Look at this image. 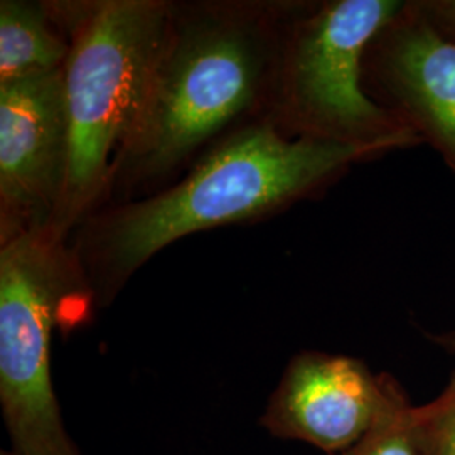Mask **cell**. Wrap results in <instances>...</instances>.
Here are the masks:
<instances>
[{
	"label": "cell",
	"instance_id": "obj_6",
	"mask_svg": "<svg viewBox=\"0 0 455 455\" xmlns=\"http://www.w3.org/2000/svg\"><path fill=\"white\" fill-rule=\"evenodd\" d=\"M403 393L393 376L373 373L361 359L304 351L291 359L260 423L275 439L338 455L368 434Z\"/></svg>",
	"mask_w": 455,
	"mask_h": 455
},
{
	"label": "cell",
	"instance_id": "obj_8",
	"mask_svg": "<svg viewBox=\"0 0 455 455\" xmlns=\"http://www.w3.org/2000/svg\"><path fill=\"white\" fill-rule=\"evenodd\" d=\"M69 159L65 68L0 84V199L2 223L11 233L46 227L58 212Z\"/></svg>",
	"mask_w": 455,
	"mask_h": 455
},
{
	"label": "cell",
	"instance_id": "obj_3",
	"mask_svg": "<svg viewBox=\"0 0 455 455\" xmlns=\"http://www.w3.org/2000/svg\"><path fill=\"white\" fill-rule=\"evenodd\" d=\"M280 43L250 22L208 17L169 28L139 125L122 152L132 169L157 174L186 159L259 97Z\"/></svg>",
	"mask_w": 455,
	"mask_h": 455
},
{
	"label": "cell",
	"instance_id": "obj_7",
	"mask_svg": "<svg viewBox=\"0 0 455 455\" xmlns=\"http://www.w3.org/2000/svg\"><path fill=\"white\" fill-rule=\"evenodd\" d=\"M363 86L455 176V43L440 37L411 2L370 43Z\"/></svg>",
	"mask_w": 455,
	"mask_h": 455
},
{
	"label": "cell",
	"instance_id": "obj_4",
	"mask_svg": "<svg viewBox=\"0 0 455 455\" xmlns=\"http://www.w3.org/2000/svg\"><path fill=\"white\" fill-rule=\"evenodd\" d=\"M51 227L5 236L0 251V408L11 452L82 455L51 378V339L82 317L84 292Z\"/></svg>",
	"mask_w": 455,
	"mask_h": 455
},
{
	"label": "cell",
	"instance_id": "obj_13",
	"mask_svg": "<svg viewBox=\"0 0 455 455\" xmlns=\"http://www.w3.org/2000/svg\"><path fill=\"white\" fill-rule=\"evenodd\" d=\"M427 338L434 344H437L443 351L455 355V331H449V332H439V334H432L428 332Z\"/></svg>",
	"mask_w": 455,
	"mask_h": 455
},
{
	"label": "cell",
	"instance_id": "obj_14",
	"mask_svg": "<svg viewBox=\"0 0 455 455\" xmlns=\"http://www.w3.org/2000/svg\"><path fill=\"white\" fill-rule=\"evenodd\" d=\"M2 455H16V454H12V452H11V451H9V452H2Z\"/></svg>",
	"mask_w": 455,
	"mask_h": 455
},
{
	"label": "cell",
	"instance_id": "obj_9",
	"mask_svg": "<svg viewBox=\"0 0 455 455\" xmlns=\"http://www.w3.org/2000/svg\"><path fill=\"white\" fill-rule=\"evenodd\" d=\"M69 51L39 5L19 0L0 4V84L63 69Z\"/></svg>",
	"mask_w": 455,
	"mask_h": 455
},
{
	"label": "cell",
	"instance_id": "obj_2",
	"mask_svg": "<svg viewBox=\"0 0 455 455\" xmlns=\"http://www.w3.org/2000/svg\"><path fill=\"white\" fill-rule=\"evenodd\" d=\"M169 28V7L154 0L101 2L78 24L65 66L69 159L58 233L93 203L131 140Z\"/></svg>",
	"mask_w": 455,
	"mask_h": 455
},
{
	"label": "cell",
	"instance_id": "obj_11",
	"mask_svg": "<svg viewBox=\"0 0 455 455\" xmlns=\"http://www.w3.org/2000/svg\"><path fill=\"white\" fill-rule=\"evenodd\" d=\"M425 455H455V371L439 396L415 407Z\"/></svg>",
	"mask_w": 455,
	"mask_h": 455
},
{
	"label": "cell",
	"instance_id": "obj_12",
	"mask_svg": "<svg viewBox=\"0 0 455 455\" xmlns=\"http://www.w3.org/2000/svg\"><path fill=\"white\" fill-rule=\"evenodd\" d=\"M411 5L440 37L455 43V0H411Z\"/></svg>",
	"mask_w": 455,
	"mask_h": 455
},
{
	"label": "cell",
	"instance_id": "obj_1",
	"mask_svg": "<svg viewBox=\"0 0 455 455\" xmlns=\"http://www.w3.org/2000/svg\"><path fill=\"white\" fill-rule=\"evenodd\" d=\"M385 156L373 147L291 137L274 125L229 137L178 186L100 221L93 250L105 292L164 246L191 233L236 223L314 195L353 164Z\"/></svg>",
	"mask_w": 455,
	"mask_h": 455
},
{
	"label": "cell",
	"instance_id": "obj_10",
	"mask_svg": "<svg viewBox=\"0 0 455 455\" xmlns=\"http://www.w3.org/2000/svg\"><path fill=\"white\" fill-rule=\"evenodd\" d=\"M415 407L403 393L368 434L338 455H425Z\"/></svg>",
	"mask_w": 455,
	"mask_h": 455
},
{
	"label": "cell",
	"instance_id": "obj_5",
	"mask_svg": "<svg viewBox=\"0 0 455 455\" xmlns=\"http://www.w3.org/2000/svg\"><path fill=\"white\" fill-rule=\"evenodd\" d=\"M402 7L398 0H338L293 20L275 69L280 112L293 137L385 154L422 144L363 86L366 49Z\"/></svg>",
	"mask_w": 455,
	"mask_h": 455
}]
</instances>
